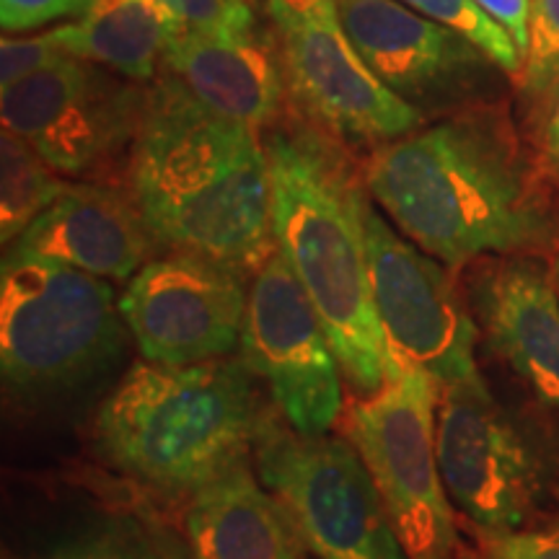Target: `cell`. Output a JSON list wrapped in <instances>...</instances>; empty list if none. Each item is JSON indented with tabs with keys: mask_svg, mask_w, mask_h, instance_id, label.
<instances>
[{
	"mask_svg": "<svg viewBox=\"0 0 559 559\" xmlns=\"http://www.w3.org/2000/svg\"><path fill=\"white\" fill-rule=\"evenodd\" d=\"M547 177L506 107L489 102L436 117L362 160L370 200L451 270L555 247L559 213Z\"/></svg>",
	"mask_w": 559,
	"mask_h": 559,
	"instance_id": "6da1fadb",
	"label": "cell"
},
{
	"mask_svg": "<svg viewBox=\"0 0 559 559\" xmlns=\"http://www.w3.org/2000/svg\"><path fill=\"white\" fill-rule=\"evenodd\" d=\"M128 187L158 249L247 272L277 249L260 130L207 109L166 70L148 83Z\"/></svg>",
	"mask_w": 559,
	"mask_h": 559,
	"instance_id": "7a4b0ae2",
	"label": "cell"
},
{
	"mask_svg": "<svg viewBox=\"0 0 559 559\" xmlns=\"http://www.w3.org/2000/svg\"><path fill=\"white\" fill-rule=\"evenodd\" d=\"M262 140L275 247L311 298L342 376L362 396L376 394L389 381L391 358L370 296L362 164L293 111Z\"/></svg>",
	"mask_w": 559,
	"mask_h": 559,
	"instance_id": "3957f363",
	"label": "cell"
},
{
	"mask_svg": "<svg viewBox=\"0 0 559 559\" xmlns=\"http://www.w3.org/2000/svg\"><path fill=\"white\" fill-rule=\"evenodd\" d=\"M267 419L243 360H140L104 400L96 445L115 469L164 492H198L247 459Z\"/></svg>",
	"mask_w": 559,
	"mask_h": 559,
	"instance_id": "277c9868",
	"label": "cell"
},
{
	"mask_svg": "<svg viewBox=\"0 0 559 559\" xmlns=\"http://www.w3.org/2000/svg\"><path fill=\"white\" fill-rule=\"evenodd\" d=\"M120 300L109 280L9 249L0 270V366L16 389L86 379L120 353Z\"/></svg>",
	"mask_w": 559,
	"mask_h": 559,
	"instance_id": "5b68a950",
	"label": "cell"
},
{
	"mask_svg": "<svg viewBox=\"0 0 559 559\" xmlns=\"http://www.w3.org/2000/svg\"><path fill=\"white\" fill-rule=\"evenodd\" d=\"M440 386L425 370L396 362L376 394L347 415V438L366 461L394 534L409 559H451L456 519L438 466Z\"/></svg>",
	"mask_w": 559,
	"mask_h": 559,
	"instance_id": "8992f818",
	"label": "cell"
},
{
	"mask_svg": "<svg viewBox=\"0 0 559 559\" xmlns=\"http://www.w3.org/2000/svg\"><path fill=\"white\" fill-rule=\"evenodd\" d=\"M148 107V83L66 58L0 94L3 130L24 138L60 177L104 181L128 166Z\"/></svg>",
	"mask_w": 559,
	"mask_h": 559,
	"instance_id": "52a82bcc",
	"label": "cell"
},
{
	"mask_svg": "<svg viewBox=\"0 0 559 559\" xmlns=\"http://www.w3.org/2000/svg\"><path fill=\"white\" fill-rule=\"evenodd\" d=\"M257 472L317 559H409L349 438L300 436L267 423L257 440Z\"/></svg>",
	"mask_w": 559,
	"mask_h": 559,
	"instance_id": "ba28073f",
	"label": "cell"
},
{
	"mask_svg": "<svg viewBox=\"0 0 559 559\" xmlns=\"http://www.w3.org/2000/svg\"><path fill=\"white\" fill-rule=\"evenodd\" d=\"M366 247L370 296L391 370L407 362L440 389L485 381L477 366L479 324L443 262L402 236L370 202Z\"/></svg>",
	"mask_w": 559,
	"mask_h": 559,
	"instance_id": "9c48e42d",
	"label": "cell"
},
{
	"mask_svg": "<svg viewBox=\"0 0 559 559\" xmlns=\"http://www.w3.org/2000/svg\"><path fill=\"white\" fill-rule=\"evenodd\" d=\"M436 449L451 506L485 536L542 519L547 464L485 381L440 389Z\"/></svg>",
	"mask_w": 559,
	"mask_h": 559,
	"instance_id": "30bf717a",
	"label": "cell"
},
{
	"mask_svg": "<svg viewBox=\"0 0 559 559\" xmlns=\"http://www.w3.org/2000/svg\"><path fill=\"white\" fill-rule=\"evenodd\" d=\"M241 360L267 383L288 428L326 436L342 412L340 360L311 298L275 249L251 277Z\"/></svg>",
	"mask_w": 559,
	"mask_h": 559,
	"instance_id": "8fae6325",
	"label": "cell"
},
{
	"mask_svg": "<svg viewBox=\"0 0 559 559\" xmlns=\"http://www.w3.org/2000/svg\"><path fill=\"white\" fill-rule=\"evenodd\" d=\"M249 275L190 251L156 257L130 280L120 311L143 360L198 366L241 347Z\"/></svg>",
	"mask_w": 559,
	"mask_h": 559,
	"instance_id": "7c38bea8",
	"label": "cell"
},
{
	"mask_svg": "<svg viewBox=\"0 0 559 559\" xmlns=\"http://www.w3.org/2000/svg\"><path fill=\"white\" fill-rule=\"evenodd\" d=\"M280 37L290 111L345 148L376 151L428 122L366 66L342 29L337 3Z\"/></svg>",
	"mask_w": 559,
	"mask_h": 559,
	"instance_id": "4fadbf2b",
	"label": "cell"
},
{
	"mask_svg": "<svg viewBox=\"0 0 559 559\" xmlns=\"http://www.w3.org/2000/svg\"><path fill=\"white\" fill-rule=\"evenodd\" d=\"M347 39L386 86L419 115L479 104L495 66L472 41L400 0H334Z\"/></svg>",
	"mask_w": 559,
	"mask_h": 559,
	"instance_id": "5bb4252c",
	"label": "cell"
},
{
	"mask_svg": "<svg viewBox=\"0 0 559 559\" xmlns=\"http://www.w3.org/2000/svg\"><path fill=\"white\" fill-rule=\"evenodd\" d=\"M472 311L489 347L544 407L559 412V296L534 257H495L472 280Z\"/></svg>",
	"mask_w": 559,
	"mask_h": 559,
	"instance_id": "9a60e30c",
	"label": "cell"
},
{
	"mask_svg": "<svg viewBox=\"0 0 559 559\" xmlns=\"http://www.w3.org/2000/svg\"><path fill=\"white\" fill-rule=\"evenodd\" d=\"M11 249L58 260L104 280H132L158 249L130 187L109 181L68 185Z\"/></svg>",
	"mask_w": 559,
	"mask_h": 559,
	"instance_id": "2e32d148",
	"label": "cell"
},
{
	"mask_svg": "<svg viewBox=\"0 0 559 559\" xmlns=\"http://www.w3.org/2000/svg\"><path fill=\"white\" fill-rule=\"evenodd\" d=\"M164 70L228 120L264 130L288 99L283 52L251 29L185 32L169 41Z\"/></svg>",
	"mask_w": 559,
	"mask_h": 559,
	"instance_id": "e0dca14e",
	"label": "cell"
},
{
	"mask_svg": "<svg viewBox=\"0 0 559 559\" xmlns=\"http://www.w3.org/2000/svg\"><path fill=\"white\" fill-rule=\"evenodd\" d=\"M192 559H306L304 536L247 461L192 492L185 513Z\"/></svg>",
	"mask_w": 559,
	"mask_h": 559,
	"instance_id": "ac0fdd59",
	"label": "cell"
},
{
	"mask_svg": "<svg viewBox=\"0 0 559 559\" xmlns=\"http://www.w3.org/2000/svg\"><path fill=\"white\" fill-rule=\"evenodd\" d=\"M50 34L70 58L96 62L138 83L158 79L174 39L148 0H94L75 24Z\"/></svg>",
	"mask_w": 559,
	"mask_h": 559,
	"instance_id": "d6986e66",
	"label": "cell"
},
{
	"mask_svg": "<svg viewBox=\"0 0 559 559\" xmlns=\"http://www.w3.org/2000/svg\"><path fill=\"white\" fill-rule=\"evenodd\" d=\"M68 181L37 151L3 130L0 135V241H13L66 192Z\"/></svg>",
	"mask_w": 559,
	"mask_h": 559,
	"instance_id": "ffe728a7",
	"label": "cell"
},
{
	"mask_svg": "<svg viewBox=\"0 0 559 559\" xmlns=\"http://www.w3.org/2000/svg\"><path fill=\"white\" fill-rule=\"evenodd\" d=\"M419 16L436 21L459 37L472 41L495 68L506 75L519 79L523 70V55L513 37L502 29L492 16H487L474 0H400Z\"/></svg>",
	"mask_w": 559,
	"mask_h": 559,
	"instance_id": "44dd1931",
	"label": "cell"
},
{
	"mask_svg": "<svg viewBox=\"0 0 559 559\" xmlns=\"http://www.w3.org/2000/svg\"><path fill=\"white\" fill-rule=\"evenodd\" d=\"M515 83L534 109L559 86V0H531L528 45Z\"/></svg>",
	"mask_w": 559,
	"mask_h": 559,
	"instance_id": "7402d4cb",
	"label": "cell"
},
{
	"mask_svg": "<svg viewBox=\"0 0 559 559\" xmlns=\"http://www.w3.org/2000/svg\"><path fill=\"white\" fill-rule=\"evenodd\" d=\"M171 37L185 32H226L251 29L254 13L247 0H148Z\"/></svg>",
	"mask_w": 559,
	"mask_h": 559,
	"instance_id": "603a6c76",
	"label": "cell"
},
{
	"mask_svg": "<svg viewBox=\"0 0 559 559\" xmlns=\"http://www.w3.org/2000/svg\"><path fill=\"white\" fill-rule=\"evenodd\" d=\"M481 559H559V487L547 519L506 534L485 536Z\"/></svg>",
	"mask_w": 559,
	"mask_h": 559,
	"instance_id": "cb8c5ba5",
	"label": "cell"
},
{
	"mask_svg": "<svg viewBox=\"0 0 559 559\" xmlns=\"http://www.w3.org/2000/svg\"><path fill=\"white\" fill-rule=\"evenodd\" d=\"M66 58H70V55L55 45L50 32L24 39L3 37V41H0V86L9 88L13 83L58 66Z\"/></svg>",
	"mask_w": 559,
	"mask_h": 559,
	"instance_id": "d4e9b609",
	"label": "cell"
},
{
	"mask_svg": "<svg viewBox=\"0 0 559 559\" xmlns=\"http://www.w3.org/2000/svg\"><path fill=\"white\" fill-rule=\"evenodd\" d=\"M41 559H166V551L145 547L138 536L107 531L62 544Z\"/></svg>",
	"mask_w": 559,
	"mask_h": 559,
	"instance_id": "484cf974",
	"label": "cell"
},
{
	"mask_svg": "<svg viewBox=\"0 0 559 559\" xmlns=\"http://www.w3.org/2000/svg\"><path fill=\"white\" fill-rule=\"evenodd\" d=\"M94 0H0V24L5 34L29 32L58 19L86 13Z\"/></svg>",
	"mask_w": 559,
	"mask_h": 559,
	"instance_id": "4316f807",
	"label": "cell"
},
{
	"mask_svg": "<svg viewBox=\"0 0 559 559\" xmlns=\"http://www.w3.org/2000/svg\"><path fill=\"white\" fill-rule=\"evenodd\" d=\"M536 140H539V156L551 174V179L559 181V86L547 102L536 109Z\"/></svg>",
	"mask_w": 559,
	"mask_h": 559,
	"instance_id": "83f0119b",
	"label": "cell"
},
{
	"mask_svg": "<svg viewBox=\"0 0 559 559\" xmlns=\"http://www.w3.org/2000/svg\"><path fill=\"white\" fill-rule=\"evenodd\" d=\"M487 16H492L498 24L513 37L521 55L528 45V13L531 0H474Z\"/></svg>",
	"mask_w": 559,
	"mask_h": 559,
	"instance_id": "f1b7e54d",
	"label": "cell"
},
{
	"mask_svg": "<svg viewBox=\"0 0 559 559\" xmlns=\"http://www.w3.org/2000/svg\"><path fill=\"white\" fill-rule=\"evenodd\" d=\"M326 3H334V0H267V13L272 24L283 32L290 29L293 24H298L306 16H311L313 11Z\"/></svg>",
	"mask_w": 559,
	"mask_h": 559,
	"instance_id": "f546056e",
	"label": "cell"
},
{
	"mask_svg": "<svg viewBox=\"0 0 559 559\" xmlns=\"http://www.w3.org/2000/svg\"><path fill=\"white\" fill-rule=\"evenodd\" d=\"M551 277H555V288H557V296H559V247H557V254H555V264H551Z\"/></svg>",
	"mask_w": 559,
	"mask_h": 559,
	"instance_id": "4dcf8cb0",
	"label": "cell"
},
{
	"mask_svg": "<svg viewBox=\"0 0 559 559\" xmlns=\"http://www.w3.org/2000/svg\"><path fill=\"white\" fill-rule=\"evenodd\" d=\"M166 559H179V557H174V555H171V551H166Z\"/></svg>",
	"mask_w": 559,
	"mask_h": 559,
	"instance_id": "1f68e13d",
	"label": "cell"
},
{
	"mask_svg": "<svg viewBox=\"0 0 559 559\" xmlns=\"http://www.w3.org/2000/svg\"><path fill=\"white\" fill-rule=\"evenodd\" d=\"M247 3H251V0H247Z\"/></svg>",
	"mask_w": 559,
	"mask_h": 559,
	"instance_id": "d6a6232c",
	"label": "cell"
}]
</instances>
